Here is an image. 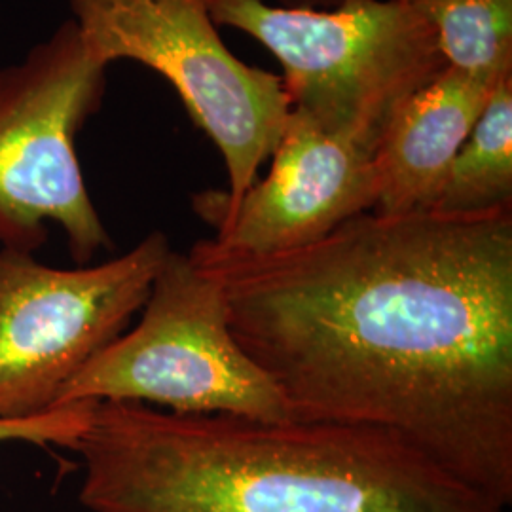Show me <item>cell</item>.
Wrapping results in <instances>:
<instances>
[{
	"mask_svg": "<svg viewBox=\"0 0 512 512\" xmlns=\"http://www.w3.org/2000/svg\"><path fill=\"white\" fill-rule=\"evenodd\" d=\"M74 25L95 63L135 61L164 76L192 124L217 147L228 190H203L234 207L272 158L291 99L281 76L232 54L207 0H69Z\"/></svg>",
	"mask_w": 512,
	"mask_h": 512,
	"instance_id": "cell-5",
	"label": "cell"
},
{
	"mask_svg": "<svg viewBox=\"0 0 512 512\" xmlns=\"http://www.w3.org/2000/svg\"><path fill=\"white\" fill-rule=\"evenodd\" d=\"M501 80L446 67L397 110L374 160V213L433 209L450 165Z\"/></svg>",
	"mask_w": 512,
	"mask_h": 512,
	"instance_id": "cell-9",
	"label": "cell"
},
{
	"mask_svg": "<svg viewBox=\"0 0 512 512\" xmlns=\"http://www.w3.org/2000/svg\"><path fill=\"white\" fill-rule=\"evenodd\" d=\"M171 251L158 230L126 255L74 270L0 249V420L55 408L74 376L143 310Z\"/></svg>",
	"mask_w": 512,
	"mask_h": 512,
	"instance_id": "cell-7",
	"label": "cell"
},
{
	"mask_svg": "<svg viewBox=\"0 0 512 512\" xmlns=\"http://www.w3.org/2000/svg\"><path fill=\"white\" fill-rule=\"evenodd\" d=\"M512 209V76L490 95L431 211L454 217Z\"/></svg>",
	"mask_w": 512,
	"mask_h": 512,
	"instance_id": "cell-10",
	"label": "cell"
},
{
	"mask_svg": "<svg viewBox=\"0 0 512 512\" xmlns=\"http://www.w3.org/2000/svg\"><path fill=\"white\" fill-rule=\"evenodd\" d=\"M376 152L329 133L291 109L266 179L234 207L192 196V209L215 228L207 245L222 255H272L310 245L376 205Z\"/></svg>",
	"mask_w": 512,
	"mask_h": 512,
	"instance_id": "cell-8",
	"label": "cell"
},
{
	"mask_svg": "<svg viewBox=\"0 0 512 512\" xmlns=\"http://www.w3.org/2000/svg\"><path fill=\"white\" fill-rule=\"evenodd\" d=\"M207 4L217 27L238 29L277 57L293 109L374 152L397 110L446 69L412 0H346L329 10Z\"/></svg>",
	"mask_w": 512,
	"mask_h": 512,
	"instance_id": "cell-3",
	"label": "cell"
},
{
	"mask_svg": "<svg viewBox=\"0 0 512 512\" xmlns=\"http://www.w3.org/2000/svg\"><path fill=\"white\" fill-rule=\"evenodd\" d=\"M435 31L446 67L512 76V0H412Z\"/></svg>",
	"mask_w": 512,
	"mask_h": 512,
	"instance_id": "cell-11",
	"label": "cell"
},
{
	"mask_svg": "<svg viewBox=\"0 0 512 512\" xmlns=\"http://www.w3.org/2000/svg\"><path fill=\"white\" fill-rule=\"evenodd\" d=\"M82 401L158 404L194 416L291 420L277 385L232 336L219 277L177 251L156 275L137 327L84 366L57 406Z\"/></svg>",
	"mask_w": 512,
	"mask_h": 512,
	"instance_id": "cell-4",
	"label": "cell"
},
{
	"mask_svg": "<svg viewBox=\"0 0 512 512\" xmlns=\"http://www.w3.org/2000/svg\"><path fill=\"white\" fill-rule=\"evenodd\" d=\"M188 255L291 420L391 433L511 505L512 209L368 211L283 253Z\"/></svg>",
	"mask_w": 512,
	"mask_h": 512,
	"instance_id": "cell-1",
	"label": "cell"
},
{
	"mask_svg": "<svg viewBox=\"0 0 512 512\" xmlns=\"http://www.w3.org/2000/svg\"><path fill=\"white\" fill-rule=\"evenodd\" d=\"M73 450L92 512H505L403 439L359 425L103 401Z\"/></svg>",
	"mask_w": 512,
	"mask_h": 512,
	"instance_id": "cell-2",
	"label": "cell"
},
{
	"mask_svg": "<svg viewBox=\"0 0 512 512\" xmlns=\"http://www.w3.org/2000/svg\"><path fill=\"white\" fill-rule=\"evenodd\" d=\"M93 401L65 404L27 420H0V444L29 442L37 446H63L73 450L74 442L88 427Z\"/></svg>",
	"mask_w": 512,
	"mask_h": 512,
	"instance_id": "cell-12",
	"label": "cell"
},
{
	"mask_svg": "<svg viewBox=\"0 0 512 512\" xmlns=\"http://www.w3.org/2000/svg\"><path fill=\"white\" fill-rule=\"evenodd\" d=\"M346 0H281V6H293V8H315V10H329L336 8Z\"/></svg>",
	"mask_w": 512,
	"mask_h": 512,
	"instance_id": "cell-13",
	"label": "cell"
},
{
	"mask_svg": "<svg viewBox=\"0 0 512 512\" xmlns=\"http://www.w3.org/2000/svg\"><path fill=\"white\" fill-rule=\"evenodd\" d=\"M105 86L107 67L86 52L73 19L0 67V249L35 255L48 222L65 232L80 266L112 249L76 152Z\"/></svg>",
	"mask_w": 512,
	"mask_h": 512,
	"instance_id": "cell-6",
	"label": "cell"
}]
</instances>
